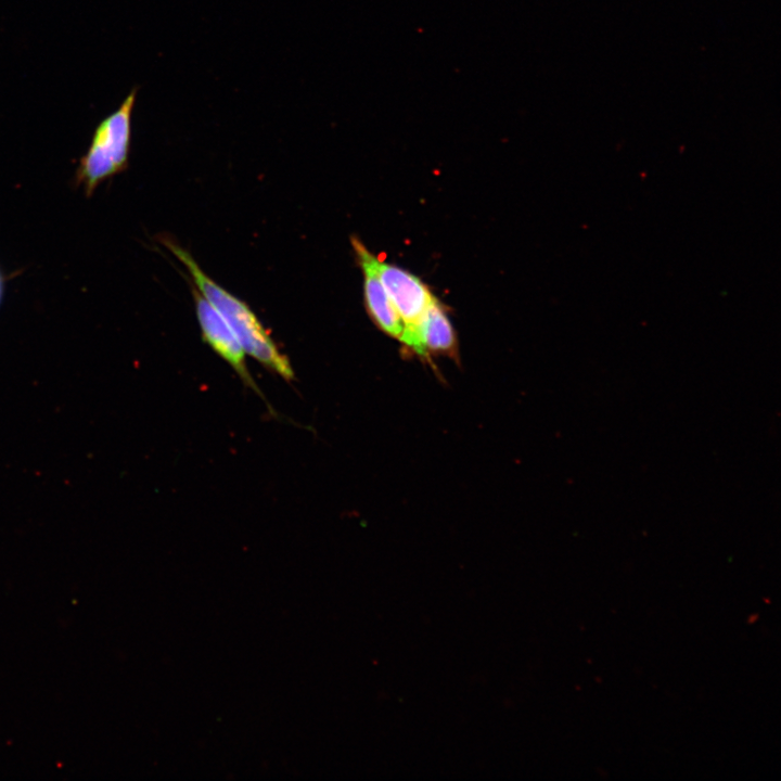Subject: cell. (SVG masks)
<instances>
[{
	"instance_id": "obj_1",
	"label": "cell",
	"mask_w": 781,
	"mask_h": 781,
	"mask_svg": "<svg viewBox=\"0 0 781 781\" xmlns=\"http://www.w3.org/2000/svg\"><path fill=\"white\" fill-rule=\"evenodd\" d=\"M164 244L185 266L195 289L229 323L245 354L291 381L294 371L287 357L280 351L248 305L212 280L183 247L167 239L164 240Z\"/></svg>"
},
{
	"instance_id": "obj_2",
	"label": "cell",
	"mask_w": 781,
	"mask_h": 781,
	"mask_svg": "<svg viewBox=\"0 0 781 781\" xmlns=\"http://www.w3.org/2000/svg\"><path fill=\"white\" fill-rule=\"evenodd\" d=\"M138 88H133L119 107L95 128L87 154L81 158L79 177L91 193L103 179L126 165L131 140V116Z\"/></svg>"
},
{
	"instance_id": "obj_3",
	"label": "cell",
	"mask_w": 781,
	"mask_h": 781,
	"mask_svg": "<svg viewBox=\"0 0 781 781\" xmlns=\"http://www.w3.org/2000/svg\"><path fill=\"white\" fill-rule=\"evenodd\" d=\"M372 263L383 287L404 323L402 336L415 328L435 296L426 284L411 272L385 263L374 255Z\"/></svg>"
},
{
	"instance_id": "obj_4",
	"label": "cell",
	"mask_w": 781,
	"mask_h": 781,
	"mask_svg": "<svg viewBox=\"0 0 781 781\" xmlns=\"http://www.w3.org/2000/svg\"><path fill=\"white\" fill-rule=\"evenodd\" d=\"M407 351L432 364L431 357L446 355L459 361L458 342L444 306L435 297L419 323L400 338Z\"/></svg>"
},
{
	"instance_id": "obj_5",
	"label": "cell",
	"mask_w": 781,
	"mask_h": 781,
	"mask_svg": "<svg viewBox=\"0 0 781 781\" xmlns=\"http://www.w3.org/2000/svg\"><path fill=\"white\" fill-rule=\"evenodd\" d=\"M195 311L203 340L240 375L243 382L257 392L245 363V351L222 315L193 289Z\"/></svg>"
},
{
	"instance_id": "obj_6",
	"label": "cell",
	"mask_w": 781,
	"mask_h": 781,
	"mask_svg": "<svg viewBox=\"0 0 781 781\" xmlns=\"http://www.w3.org/2000/svg\"><path fill=\"white\" fill-rule=\"evenodd\" d=\"M358 264L363 272L364 302L374 323L387 335L400 341L404 323L389 299L373 267V254L357 238L350 239Z\"/></svg>"
},
{
	"instance_id": "obj_7",
	"label": "cell",
	"mask_w": 781,
	"mask_h": 781,
	"mask_svg": "<svg viewBox=\"0 0 781 781\" xmlns=\"http://www.w3.org/2000/svg\"><path fill=\"white\" fill-rule=\"evenodd\" d=\"M0 296H1V281H0Z\"/></svg>"
}]
</instances>
